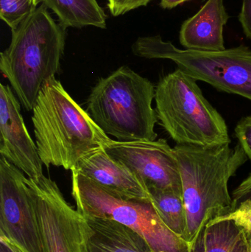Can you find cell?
<instances>
[{
  "label": "cell",
  "mask_w": 251,
  "mask_h": 252,
  "mask_svg": "<svg viewBox=\"0 0 251 252\" xmlns=\"http://www.w3.org/2000/svg\"><path fill=\"white\" fill-rule=\"evenodd\" d=\"M187 215L184 240L192 250L206 225L234 210L228 182L247 161L242 147L230 144L215 147L176 145Z\"/></svg>",
  "instance_id": "6da1fadb"
},
{
  "label": "cell",
  "mask_w": 251,
  "mask_h": 252,
  "mask_svg": "<svg viewBox=\"0 0 251 252\" xmlns=\"http://www.w3.org/2000/svg\"><path fill=\"white\" fill-rule=\"evenodd\" d=\"M36 145L43 164L73 170L112 139L53 77L40 91L32 110Z\"/></svg>",
  "instance_id": "7a4b0ae2"
},
{
  "label": "cell",
  "mask_w": 251,
  "mask_h": 252,
  "mask_svg": "<svg viewBox=\"0 0 251 252\" xmlns=\"http://www.w3.org/2000/svg\"><path fill=\"white\" fill-rule=\"evenodd\" d=\"M42 3L11 31L10 45L0 55V69L24 109L33 110L43 86L60 69L66 28Z\"/></svg>",
  "instance_id": "3957f363"
},
{
  "label": "cell",
  "mask_w": 251,
  "mask_h": 252,
  "mask_svg": "<svg viewBox=\"0 0 251 252\" xmlns=\"http://www.w3.org/2000/svg\"><path fill=\"white\" fill-rule=\"evenodd\" d=\"M155 94L156 87L148 79L121 66L99 80L88 96L87 109L102 130L119 142L154 141Z\"/></svg>",
  "instance_id": "277c9868"
},
{
  "label": "cell",
  "mask_w": 251,
  "mask_h": 252,
  "mask_svg": "<svg viewBox=\"0 0 251 252\" xmlns=\"http://www.w3.org/2000/svg\"><path fill=\"white\" fill-rule=\"evenodd\" d=\"M197 82L178 68L162 78L155 94L158 120L177 145L231 143L225 120L206 100Z\"/></svg>",
  "instance_id": "5b68a950"
},
{
  "label": "cell",
  "mask_w": 251,
  "mask_h": 252,
  "mask_svg": "<svg viewBox=\"0 0 251 252\" xmlns=\"http://www.w3.org/2000/svg\"><path fill=\"white\" fill-rule=\"evenodd\" d=\"M133 53L147 59H167L197 81L251 101V50L244 45L217 52L182 50L159 35L139 37Z\"/></svg>",
  "instance_id": "8992f818"
},
{
  "label": "cell",
  "mask_w": 251,
  "mask_h": 252,
  "mask_svg": "<svg viewBox=\"0 0 251 252\" xmlns=\"http://www.w3.org/2000/svg\"><path fill=\"white\" fill-rule=\"evenodd\" d=\"M72 172V196L84 217L125 225L142 236L156 252H193L188 243L165 224L152 202L117 196L79 172Z\"/></svg>",
  "instance_id": "52a82bcc"
},
{
  "label": "cell",
  "mask_w": 251,
  "mask_h": 252,
  "mask_svg": "<svg viewBox=\"0 0 251 252\" xmlns=\"http://www.w3.org/2000/svg\"><path fill=\"white\" fill-rule=\"evenodd\" d=\"M25 181L44 252H84L83 216L68 204L57 184L44 175Z\"/></svg>",
  "instance_id": "ba28073f"
},
{
  "label": "cell",
  "mask_w": 251,
  "mask_h": 252,
  "mask_svg": "<svg viewBox=\"0 0 251 252\" xmlns=\"http://www.w3.org/2000/svg\"><path fill=\"white\" fill-rule=\"evenodd\" d=\"M26 176L0 158V235L24 252H44Z\"/></svg>",
  "instance_id": "9c48e42d"
},
{
  "label": "cell",
  "mask_w": 251,
  "mask_h": 252,
  "mask_svg": "<svg viewBox=\"0 0 251 252\" xmlns=\"http://www.w3.org/2000/svg\"><path fill=\"white\" fill-rule=\"evenodd\" d=\"M106 152L131 170L146 187L182 195L181 173L174 148L166 139L119 142L112 139Z\"/></svg>",
  "instance_id": "30bf717a"
},
{
  "label": "cell",
  "mask_w": 251,
  "mask_h": 252,
  "mask_svg": "<svg viewBox=\"0 0 251 252\" xmlns=\"http://www.w3.org/2000/svg\"><path fill=\"white\" fill-rule=\"evenodd\" d=\"M20 102L10 86L0 84V154L28 176H43V162L36 144L28 133Z\"/></svg>",
  "instance_id": "8fae6325"
},
{
  "label": "cell",
  "mask_w": 251,
  "mask_h": 252,
  "mask_svg": "<svg viewBox=\"0 0 251 252\" xmlns=\"http://www.w3.org/2000/svg\"><path fill=\"white\" fill-rule=\"evenodd\" d=\"M73 170L89 178L117 196L152 202L147 187L124 164L111 157L104 147L84 157Z\"/></svg>",
  "instance_id": "7c38bea8"
},
{
  "label": "cell",
  "mask_w": 251,
  "mask_h": 252,
  "mask_svg": "<svg viewBox=\"0 0 251 252\" xmlns=\"http://www.w3.org/2000/svg\"><path fill=\"white\" fill-rule=\"evenodd\" d=\"M228 19L224 0H207L194 16L181 25L180 43L186 50H224L223 28Z\"/></svg>",
  "instance_id": "4fadbf2b"
},
{
  "label": "cell",
  "mask_w": 251,
  "mask_h": 252,
  "mask_svg": "<svg viewBox=\"0 0 251 252\" xmlns=\"http://www.w3.org/2000/svg\"><path fill=\"white\" fill-rule=\"evenodd\" d=\"M84 252H156L131 228L109 219L84 217L82 221Z\"/></svg>",
  "instance_id": "5bb4252c"
},
{
  "label": "cell",
  "mask_w": 251,
  "mask_h": 252,
  "mask_svg": "<svg viewBox=\"0 0 251 252\" xmlns=\"http://www.w3.org/2000/svg\"><path fill=\"white\" fill-rule=\"evenodd\" d=\"M193 252H251V247L244 231L235 222L220 220L206 225Z\"/></svg>",
  "instance_id": "9a60e30c"
},
{
  "label": "cell",
  "mask_w": 251,
  "mask_h": 252,
  "mask_svg": "<svg viewBox=\"0 0 251 252\" xmlns=\"http://www.w3.org/2000/svg\"><path fill=\"white\" fill-rule=\"evenodd\" d=\"M42 3L53 10L66 29L107 27V15L97 0H42Z\"/></svg>",
  "instance_id": "2e32d148"
},
{
  "label": "cell",
  "mask_w": 251,
  "mask_h": 252,
  "mask_svg": "<svg viewBox=\"0 0 251 252\" xmlns=\"http://www.w3.org/2000/svg\"><path fill=\"white\" fill-rule=\"evenodd\" d=\"M152 204L165 224L176 235L185 238L187 215L183 196L166 189L148 188Z\"/></svg>",
  "instance_id": "e0dca14e"
},
{
  "label": "cell",
  "mask_w": 251,
  "mask_h": 252,
  "mask_svg": "<svg viewBox=\"0 0 251 252\" xmlns=\"http://www.w3.org/2000/svg\"><path fill=\"white\" fill-rule=\"evenodd\" d=\"M42 0H0V18L11 31L32 14Z\"/></svg>",
  "instance_id": "ac0fdd59"
},
{
  "label": "cell",
  "mask_w": 251,
  "mask_h": 252,
  "mask_svg": "<svg viewBox=\"0 0 251 252\" xmlns=\"http://www.w3.org/2000/svg\"><path fill=\"white\" fill-rule=\"evenodd\" d=\"M220 220H232L235 222L236 224L244 231L251 247V200L247 199L241 201L236 206L235 209L232 212L225 216L217 218L211 222Z\"/></svg>",
  "instance_id": "d6986e66"
},
{
  "label": "cell",
  "mask_w": 251,
  "mask_h": 252,
  "mask_svg": "<svg viewBox=\"0 0 251 252\" xmlns=\"http://www.w3.org/2000/svg\"><path fill=\"white\" fill-rule=\"evenodd\" d=\"M235 135L248 158L251 161V115L242 118L235 127Z\"/></svg>",
  "instance_id": "ffe728a7"
},
{
  "label": "cell",
  "mask_w": 251,
  "mask_h": 252,
  "mask_svg": "<svg viewBox=\"0 0 251 252\" xmlns=\"http://www.w3.org/2000/svg\"><path fill=\"white\" fill-rule=\"evenodd\" d=\"M152 0H108V7L112 16H119L131 10L147 5Z\"/></svg>",
  "instance_id": "44dd1931"
},
{
  "label": "cell",
  "mask_w": 251,
  "mask_h": 252,
  "mask_svg": "<svg viewBox=\"0 0 251 252\" xmlns=\"http://www.w3.org/2000/svg\"><path fill=\"white\" fill-rule=\"evenodd\" d=\"M233 205L234 210L236 206L244 201V200H251V173L234 189L232 194Z\"/></svg>",
  "instance_id": "7402d4cb"
},
{
  "label": "cell",
  "mask_w": 251,
  "mask_h": 252,
  "mask_svg": "<svg viewBox=\"0 0 251 252\" xmlns=\"http://www.w3.org/2000/svg\"><path fill=\"white\" fill-rule=\"evenodd\" d=\"M239 21L243 27L245 35L251 39V0H243Z\"/></svg>",
  "instance_id": "603a6c76"
},
{
  "label": "cell",
  "mask_w": 251,
  "mask_h": 252,
  "mask_svg": "<svg viewBox=\"0 0 251 252\" xmlns=\"http://www.w3.org/2000/svg\"><path fill=\"white\" fill-rule=\"evenodd\" d=\"M0 252H24L17 246L7 239L5 237L0 235Z\"/></svg>",
  "instance_id": "cb8c5ba5"
},
{
  "label": "cell",
  "mask_w": 251,
  "mask_h": 252,
  "mask_svg": "<svg viewBox=\"0 0 251 252\" xmlns=\"http://www.w3.org/2000/svg\"><path fill=\"white\" fill-rule=\"evenodd\" d=\"M190 0H161V6L165 9H172Z\"/></svg>",
  "instance_id": "d4e9b609"
}]
</instances>
